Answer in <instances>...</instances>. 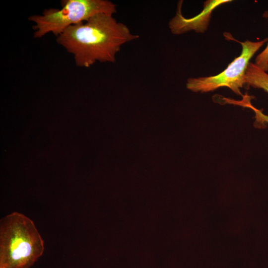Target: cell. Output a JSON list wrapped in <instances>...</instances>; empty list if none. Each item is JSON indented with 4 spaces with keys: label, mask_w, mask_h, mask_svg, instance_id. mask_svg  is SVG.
Returning a JSON list of instances; mask_svg holds the SVG:
<instances>
[{
    "label": "cell",
    "mask_w": 268,
    "mask_h": 268,
    "mask_svg": "<svg viewBox=\"0 0 268 268\" xmlns=\"http://www.w3.org/2000/svg\"><path fill=\"white\" fill-rule=\"evenodd\" d=\"M0 268H4L3 267L0 266Z\"/></svg>",
    "instance_id": "8"
},
{
    "label": "cell",
    "mask_w": 268,
    "mask_h": 268,
    "mask_svg": "<svg viewBox=\"0 0 268 268\" xmlns=\"http://www.w3.org/2000/svg\"><path fill=\"white\" fill-rule=\"evenodd\" d=\"M264 16L268 17V12L264 14ZM264 50L260 53L255 59V64L263 70L268 71V41Z\"/></svg>",
    "instance_id": "6"
},
{
    "label": "cell",
    "mask_w": 268,
    "mask_h": 268,
    "mask_svg": "<svg viewBox=\"0 0 268 268\" xmlns=\"http://www.w3.org/2000/svg\"><path fill=\"white\" fill-rule=\"evenodd\" d=\"M138 38L113 15L99 13L67 28L57 42L74 56L77 66L89 67L97 61L114 63L121 46Z\"/></svg>",
    "instance_id": "1"
},
{
    "label": "cell",
    "mask_w": 268,
    "mask_h": 268,
    "mask_svg": "<svg viewBox=\"0 0 268 268\" xmlns=\"http://www.w3.org/2000/svg\"><path fill=\"white\" fill-rule=\"evenodd\" d=\"M268 41V38L258 41H239L242 46L240 55L223 71L215 75L189 78L187 88L195 92L205 93L226 87L236 94L243 96L241 89L246 84V72L250 61Z\"/></svg>",
    "instance_id": "4"
},
{
    "label": "cell",
    "mask_w": 268,
    "mask_h": 268,
    "mask_svg": "<svg viewBox=\"0 0 268 268\" xmlns=\"http://www.w3.org/2000/svg\"><path fill=\"white\" fill-rule=\"evenodd\" d=\"M246 106L247 107L251 108L254 111L256 121L257 122H262L263 123H266L268 124V116L265 115L261 110L257 109L253 107L250 103H248Z\"/></svg>",
    "instance_id": "7"
},
{
    "label": "cell",
    "mask_w": 268,
    "mask_h": 268,
    "mask_svg": "<svg viewBox=\"0 0 268 268\" xmlns=\"http://www.w3.org/2000/svg\"><path fill=\"white\" fill-rule=\"evenodd\" d=\"M246 80L248 86L261 89L268 93V73L254 63H249L246 72Z\"/></svg>",
    "instance_id": "5"
},
{
    "label": "cell",
    "mask_w": 268,
    "mask_h": 268,
    "mask_svg": "<svg viewBox=\"0 0 268 268\" xmlns=\"http://www.w3.org/2000/svg\"><path fill=\"white\" fill-rule=\"evenodd\" d=\"M44 251V241L31 219L18 212L1 219L0 266L29 268Z\"/></svg>",
    "instance_id": "2"
},
{
    "label": "cell",
    "mask_w": 268,
    "mask_h": 268,
    "mask_svg": "<svg viewBox=\"0 0 268 268\" xmlns=\"http://www.w3.org/2000/svg\"><path fill=\"white\" fill-rule=\"evenodd\" d=\"M61 9H45L41 15L28 19L34 22V37L41 38L49 33L56 37L68 27L84 22L99 13L113 15L116 6L107 0H63Z\"/></svg>",
    "instance_id": "3"
}]
</instances>
